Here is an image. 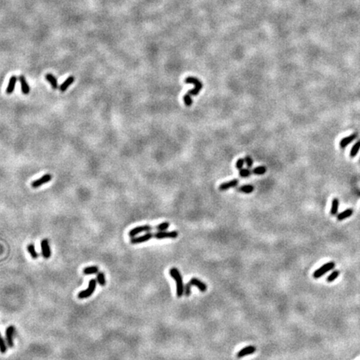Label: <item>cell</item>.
<instances>
[{
	"label": "cell",
	"mask_w": 360,
	"mask_h": 360,
	"mask_svg": "<svg viewBox=\"0 0 360 360\" xmlns=\"http://www.w3.org/2000/svg\"><path fill=\"white\" fill-rule=\"evenodd\" d=\"M170 276L175 280L176 282V285H177V296L178 298L182 297L183 294L184 293V285L183 283V278L180 272L178 271V269L177 268H172L169 271Z\"/></svg>",
	"instance_id": "1"
},
{
	"label": "cell",
	"mask_w": 360,
	"mask_h": 360,
	"mask_svg": "<svg viewBox=\"0 0 360 360\" xmlns=\"http://www.w3.org/2000/svg\"><path fill=\"white\" fill-rule=\"evenodd\" d=\"M184 83L185 84H193L195 85L194 89H191L189 91H188V94H189L190 96H196L198 95V93L201 91V89H203L202 83L200 82V80H198L197 78L194 77H188L184 79Z\"/></svg>",
	"instance_id": "2"
},
{
	"label": "cell",
	"mask_w": 360,
	"mask_h": 360,
	"mask_svg": "<svg viewBox=\"0 0 360 360\" xmlns=\"http://www.w3.org/2000/svg\"><path fill=\"white\" fill-rule=\"evenodd\" d=\"M97 279H90L89 283V287L87 288L85 290L79 292L78 294V298L79 299H88L90 296L93 294L95 289H96V286H97Z\"/></svg>",
	"instance_id": "3"
},
{
	"label": "cell",
	"mask_w": 360,
	"mask_h": 360,
	"mask_svg": "<svg viewBox=\"0 0 360 360\" xmlns=\"http://www.w3.org/2000/svg\"><path fill=\"white\" fill-rule=\"evenodd\" d=\"M335 267V263L333 262H329L324 264L322 267H320L319 268H318L314 273H313V278L315 279H319L320 277L324 276L327 272L332 270L333 268H334Z\"/></svg>",
	"instance_id": "4"
},
{
	"label": "cell",
	"mask_w": 360,
	"mask_h": 360,
	"mask_svg": "<svg viewBox=\"0 0 360 360\" xmlns=\"http://www.w3.org/2000/svg\"><path fill=\"white\" fill-rule=\"evenodd\" d=\"M178 236L177 231H158L157 233H154V238L157 239H176Z\"/></svg>",
	"instance_id": "5"
},
{
	"label": "cell",
	"mask_w": 360,
	"mask_h": 360,
	"mask_svg": "<svg viewBox=\"0 0 360 360\" xmlns=\"http://www.w3.org/2000/svg\"><path fill=\"white\" fill-rule=\"evenodd\" d=\"M153 229H154V227L150 226V225L138 226L136 227V228H133V229H131V230L129 231V235L130 238H134V237H136V235L139 234H141V233H144V232L148 233V232H150V231L153 230Z\"/></svg>",
	"instance_id": "6"
},
{
	"label": "cell",
	"mask_w": 360,
	"mask_h": 360,
	"mask_svg": "<svg viewBox=\"0 0 360 360\" xmlns=\"http://www.w3.org/2000/svg\"><path fill=\"white\" fill-rule=\"evenodd\" d=\"M15 333V327L10 325L5 330V338H6V344L9 348L13 347V334Z\"/></svg>",
	"instance_id": "7"
},
{
	"label": "cell",
	"mask_w": 360,
	"mask_h": 360,
	"mask_svg": "<svg viewBox=\"0 0 360 360\" xmlns=\"http://www.w3.org/2000/svg\"><path fill=\"white\" fill-rule=\"evenodd\" d=\"M52 178H53V177H52L51 174H44L43 177H41V178H38L36 180H34V181L31 183V186H32L33 189H38V188H39V187L42 186V185L45 184V183L50 182V181L52 180Z\"/></svg>",
	"instance_id": "8"
},
{
	"label": "cell",
	"mask_w": 360,
	"mask_h": 360,
	"mask_svg": "<svg viewBox=\"0 0 360 360\" xmlns=\"http://www.w3.org/2000/svg\"><path fill=\"white\" fill-rule=\"evenodd\" d=\"M152 238H154V233H150V232H148L147 234L142 235V236H139V237H134V238H132L131 240H130V242H131V243H133V244H138V243H145V242H148V241L150 240V239H152Z\"/></svg>",
	"instance_id": "9"
},
{
	"label": "cell",
	"mask_w": 360,
	"mask_h": 360,
	"mask_svg": "<svg viewBox=\"0 0 360 360\" xmlns=\"http://www.w3.org/2000/svg\"><path fill=\"white\" fill-rule=\"evenodd\" d=\"M41 250H42V255L44 259H48L51 257V249L49 246V240L47 239H43L41 241Z\"/></svg>",
	"instance_id": "10"
},
{
	"label": "cell",
	"mask_w": 360,
	"mask_h": 360,
	"mask_svg": "<svg viewBox=\"0 0 360 360\" xmlns=\"http://www.w3.org/2000/svg\"><path fill=\"white\" fill-rule=\"evenodd\" d=\"M255 351H256V347L249 345V346H247L245 348H242L240 351H239L238 353H237V357L239 359H240V358H243V357L247 356V355H250L252 353H255Z\"/></svg>",
	"instance_id": "11"
},
{
	"label": "cell",
	"mask_w": 360,
	"mask_h": 360,
	"mask_svg": "<svg viewBox=\"0 0 360 360\" xmlns=\"http://www.w3.org/2000/svg\"><path fill=\"white\" fill-rule=\"evenodd\" d=\"M189 283L190 284L191 286H195L197 287L201 292H205L207 290V285L205 283L202 282L201 280H199L197 278H193L190 279V281L189 282Z\"/></svg>",
	"instance_id": "12"
},
{
	"label": "cell",
	"mask_w": 360,
	"mask_h": 360,
	"mask_svg": "<svg viewBox=\"0 0 360 360\" xmlns=\"http://www.w3.org/2000/svg\"><path fill=\"white\" fill-rule=\"evenodd\" d=\"M238 183H239V180H238L237 178H235V179L230 180V181H228V182L223 183L222 184H220L219 187V189L220 191L228 190V189H229L231 188H234V187L237 186Z\"/></svg>",
	"instance_id": "13"
},
{
	"label": "cell",
	"mask_w": 360,
	"mask_h": 360,
	"mask_svg": "<svg viewBox=\"0 0 360 360\" xmlns=\"http://www.w3.org/2000/svg\"><path fill=\"white\" fill-rule=\"evenodd\" d=\"M18 79H19V82H20L22 93H24V95H27V94H28L29 92H30V88H29L28 84L27 83L26 78H25V77L24 75H20V76L18 77Z\"/></svg>",
	"instance_id": "14"
},
{
	"label": "cell",
	"mask_w": 360,
	"mask_h": 360,
	"mask_svg": "<svg viewBox=\"0 0 360 360\" xmlns=\"http://www.w3.org/2000/svg\"><path fill=\"white\" fill-rule=\"evenodd\" d=\"M17 80H18V78H17L16 76H14V75L10 78L9 82H8V87H7V89H6V93H7V94H11V93H13V92L14 91L15 86H16Z\"/></svg>",
	"instance_id": "15"
},
{
	"label": "cell",
	"mask_w": 360,
	"mask_h": 360,
	"mask_svg": "<svg viewBox=\"0 0 360 360\" xmlns=\"http://www.w3.org/2000/svg\"><path fill=\"white\" fill-rule=\"evenodd\" d=\"M74 80H75V78L73 77V76H69V77L60 85V87H59V91L62 92V93L65 92L67 89H69V86L74 82Z\"/></svg>",
	"instance_id": "16"
},
{
	"label": "cell",
	"mask_w": 360,
	"mask_h": 360,
	"mask_svg": "<svg viewBox=\"0 0 360 360\" xmlns=\"http://www.w3.org/2000/svg\"><path fill=\"white\" fill-rule=\"evenodd\" d=\"M45 78H46V80L51 84L52 89L55 90V89H57L58 88V80H57L56 77L53 76L52 73H47V74L45 75Z\"/></svg>",
	"instance_id": "17"
},
{
	"label": "cell",
	"mask_w": 360,
	"mask_h": 360,
	"mask_svg": "<svg viewBox=\"0 0 360 360\" xmlns=\"http://www.w3.org/2000/svg\"><path fill=\"white\" fill-rule=\"evenodd\" d=\"M98 272L99 271H98V266H89V267L85 268L83 273L85 275H91V274H98Z\"/></svg>",
	"instance_id": "18"
},
{
	"label": "cell",
	"mask_w": 360,
	"mask_h": 360,
	"mask_svg": "<svg viewBox=\"0 0 360 360\" xmlns=\"http://www.w3.org/2000/svg\"><path fill=\"white\" fill-rule=\"evenodd\" d=\"M27 249H28L29 254H30V256L32 257L33 259H38V254L37 251L35 250V246H34V244H33V243L28 244V246H27Z\"/></svg>",
	"instance_id": "19"
},
{
	"label": "cell",
	"mask_w": 360,
	"mask_h": 360,
	"mask_svg": "<svg viewBox=\"0 0 360 360\" xmlns=\"http://www.w3.org/2000/svg\"><path fill=\"white\" fill-rule=\"evenodd\" d=\"M356 137H357L356 134H352V135L348 136V137H347V138H343V140H342L341 143H340V145H341L342 148H344L345 146L348 145V143H351V142H352L354 138H356Z\"/></svg>",
	"instance_id": "20"
},
{
	"label": "cell",
	"mask_w": 360,
	"mask_h": 360,
	"mask_svg": "<svg viewBox=\"0 0 360 360\" xmlns=\"http://www.w3.org/2000/svg\"><path fill=\"white\" fill-rule=\"evenodd\" d=\"M239 192H243L245 194H250L254 190V187L252 185H243V186L240 187L239 189H237Z\"/></svg>",
	"instance_id": "21"
},
{
	"label": "cell",
	"mask_w": 360,
	"mask_h": 360,
	"mask_svg": "<svg viewBox=\"0 0 360 360\" xmlns=\"http://www.w3.org/2000/svg\"><path fill=\"white\" fill-rule=\"evenodd\" d=\"M7 351H8V345L0 333V352L1 353H5Z\"/></svg>",
	"instance_id": "22"
},
{
	"label": "cell",
	"mask_w": 360,
	"mask_h": 360,
	"mask_svg": "<svg viewBox=\"0 0 360 360\" xmlns=\"http://www.w3.org/2000/svg\"><path fill=\"white\" fill-rule=\"evenodd\" d=\"M353 214L352 209H347V210L342 212L341 214L338 215V219L339 220H343L344 219H347L348 217H350Z\"/></svg>",
	"instance_id": "23"
},
{
	"label": "cell",
	"mask_w": 360,
	"mask_h": 360,
	"mask_svg": "<svg viewBox=\"0 0 360 360\" xmlns=\"http://www.w3.org/2000/svg\"><path fill=\"white\" fill-rule=\"evenodd\" d=\"M97 282L101 286H104L106 284V279H105V275H104V274L103 273V272H98L97 274Z\"/></svg>",
	"instance_id": "24"
},
{
	"label": "cell",
	"mask_w": 360,
	"mask_h": 360,
	"mask_svg": "<svg viewBox=\"0 0 360 360\" xmlns=\"http://www.w3.org/2000/svg\"><path fill=\"white\" fill-rule=\"evenodd\" d=\"M266 171H267V169H266L265 166H259L254 169L253 173L254 174H257V175H263V174L266 173Z\"/></svg>",
	"instance_id": "25"
},
{
	"label": "cell",
	"mask_w": 360,
	"mask_h": 360,
	"mask_svg": "<svg viewBox=\"0 0 360 360\" xmlns=\"http://www.w3.org/2000/svg\"><path fill=\"white\" fill-rule=\"evenodd\" d=\"M169 223L164 222L154 227V229H157L158 231H166L169 228Z\"/></svg>",
	"instance_id": "26"
},
{
	"label": "cell",
	"mask_w": 360,
	"mask_h": 360,
	"mask_svg": "<svg viewBox=\"0 0 360 360\" xmlns=\"http://www.w3.org/2000/svg\"><path fill=\"white\" fill-rule=\"evenodd\" d=\"M338 207H339V200L337 198L333 199L332 208H331V214L335 215L338 212Z\"/></svg>",
	"instance_id": "27"
},
{
	"label": "cell",
	"mask_w": 360,
	"mask_h": 360,
	"mask_svg": "<svg viewBox=\"0 0 360 360\" xmlns=\"http://www.w3.org/2000/svg\"><path fill=\"white\" fill-rule=\"evenodd\" d=\"M359 149H360V142H358V143H356L353 145V147L352 148L351 152H350V156H351V157H354V156L358 154V152H359Z\"/></svg>",
	"instance_id": "28"
},
{
	"label": "cell",
	"mask_w": 360,
	"mask_h": 360,
	"mask_svg": "<svg viewBox=\"0 0 360 360\" xmlns=\"http://www.w3.org/2000/svg\"><path fill=\"white\" fill-rule=\"evenodd\" d=\"M339 272L335 270V271L333 272L331 274H329V275H328V277L327 278V281H328V283L333 282V281H334V280H335V279L339 277Z\"/></svg>",
	"instance_id": "29"
},
{
	"label": "cell",
	"mask_w": 360,
	"mask_h": 360,
	"mask_svg": "<svg viewBox=\"0 0 360 360\" xmlns=\"http://www.w3.org/2000/svg\"><path fill=\"white\" fill-rule=\"evenodd\" d=\"M183 102H184L185 105L188 106V107H189V106H191L193 104V99H192L190 95L188 94V93H186V94L183 96Z\"/></svg>",
	"instance_id": "30"
},
{
	"label": "cell",
	"mask_w": 360,
	"mask_h": 360,
	"mask_svg": "<svg viewBox=\"0 0 360 360\" xmlns=\"http://www.w3.org/2000/svg\"><path fill=\"white\" fill-rule=\"evenodd\" d=\"M251 174V171L248 169H242L239 170V176L240 177H243V178H247V177H248V176H250Z\"/></svg>",
	"instance_id": "31"
},
{
	"label": "cell",
	"mask_w": 360,
	"mask_h": 360,
	"mask_svg": "<svg viewBox=\"0 0 360 360\" xmlns=\"http://www.w3.org/2000/svg\"><path fill=\"white\" fill-rule=\"evenodd\" d=\"M191 287H192V286H191L190 284H189V283H187L186 285L184 286V294H185V295H186L187 297H189V296L190 295V293H191Z\"/></svg>",
	"instance_id": "32"
},
{
	"label": "cell",
	"mask_w": 360,
	"mask_h": 360,
	"mask_svg": "<svg viewBox=\"0 0 360 360\" xmlns=\"http://www.w3.org/2000/svg\"><path fill=\"white\" fill-rule=\"evenodd\" d=\"M243 163H244V159H243V158H239V159H238V161L236 162V168L239 170L242 169H243Z\"/></svg>",
	"instance_id": "33"
},
{
	"label": "cell",
	"mask_w": 360,
	"mask_h": 360,
	"mask_svg": "<svg viewBox=\"0 0 360 360\" xmlns=\"http://www.w3.org/2000/svg\"><path fill=\"white\" fill-rule=\"evenodd\" d=\"M244 162L247 163L248 168H251L252 165H253L254 161H253V159H252V158H251L250 156H246L245 158H244Z\"/></svg>",
	"instance_id": "34"
}]
</instances>
